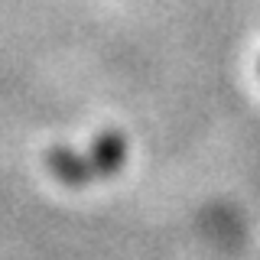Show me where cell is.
Wrapping results in <instances>:
<instances>
[{
	"label": "cell",
	"instance_id": "obj_1",
	"mask_svg": "<svg viewBox=\"0 0 260 260\" xmlns=\"http://www.w3.org/2000/svg\"><path fill=\"white\" fill-rule=\"evenodd\" d=\"M88 162H91V173H111V169L120 166L124 159V140L117 134H104L101 140L91 146V153H85Z\"/></svg>",
	"mask_w": 260,
	"mask_h": 260
}]
</instances>
